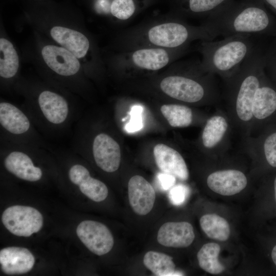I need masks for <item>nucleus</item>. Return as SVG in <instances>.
<instances>
[{
    "label": "nucleus",
    "mask_w": 276,
    "mask_h": 276,
    "mask_svg": "<svg viewBox=\"0 0 276 276\" xmlns=\"http://www.w3.org/2000/svg\"><path fill=\"white\" fill-rule=\"evenodd\" d=\"M264 52L259 45L239 70L229 78L223 80L225 111L234 130L242 138L250 135L255 95L266 76Z\"/></svg>",
    "instance_id": "obj_1"
},
{
    "label": "nucleus",
    "mask_w": 276,
    "mask_h": 276,
    "mask_svg": "<svg viewBox=\"0 0 276 276\" xmlns=\"http://www.w3.org/2000/svg\"><path fill=\"white\" fill-rule=\"evenodd\" d=\"M25 93L24 108L42 135L56 136L68 130L76 108L64 95L47 88Z\"/></svg>",
    "instance_id": "obj_2"
},
{
    "label": "nucleus",
    "mask_w": 276,
    "mask_h": 276,
    "mask_svg": "<svg viewBox=\"0 0 276 276\" xmlns=\"http://www.w3.org/2000/svg\"><path fill=\"white\" fill-rule=\"evenodd\" d=\"M180 73L164 78L161 90L168 96L183 102L216 105L221 95L215 75L203 70L201 62L179 64Z\"/></svg>",
    "instance_id": "obj_3"
},
{
    "label": "nucleus",
    "mask_w": 276,
    "mask_h": 276,
    "mask_svg": "<svg viewBox=\"0 0 276 276\" xmlns=\"http://www.w3.org/2000/svg\"><path fill=\"white\" fill-rule=\"evenodd\" d=\"M257 36L240 34L216 41L201 40L199 51L202 69L218 75L223 80L229 78L259 45L256 41Z\"/></svg>",
    "instance_id": "obj_4"
},
{
    "label": "nucleus",
    "mask_w": 276,
    "mask_h": 276,
    "mask_svg": "<svg viewBox=\"0 0 276 276\" xmlns=\"http://www.w3.org/2000/svg\"><path fill=\"white\" fill-rule=\"evenodd\" d=\"M202 25L216 37L240 34L276 35V20L264 9L254 5L212 13Z\"/></svg>",
    "instance_id": "obj_5"
},
{
    "label": "nucleus",
    "mask_w": 276,
    "mask_h": 276,
    "mask_svg": "<svg viewBox=\"0 0 276 276\" xmlns=\"http://www.w3.org/2000/svg\"><path fill=\"white\" fill-rule=\"evenodd\" d=\"M0 139L52 150L24 108L0 102Z\"/></svg>",
    "instance_id": "obj_6"
},
{
    "label": "nucleus",
    "mask_w": 276,
    "mask_h": 276,
    "mask_svg": "<svg viewBox=\"0 0 276 276\" xmlns=\"http://www.w3.org/2000/svg\"><path fill=\"white\" fill-rule=\"evenodd\" d=\"M72 151L80 155L85 156L90 153L97 167L107 173L116 171L120 165V145L110 135L105 132L96 133L90 137L76 125Z\"/></svg>",
    "instance_id": "obj_7"
},
{
    "label": "nucleus",
    "mask_w": 276,
    "mask_h": 276,
    "mask_svg": "<svg viewBox=\"0 0 276 276\" xmlns=\"http://www.w3.org/2000/svg\"><path fill=\"white\" fill-rule=\"evenodd\" d=\"M49 151L51 150L0 139L1 156L5 169L27 181L36 182L42 178L43 171L36 161Z\"/></svg>",
    "instance_id": "obj_8"
},
{
    "label": "nucleus",
    "mask_w": 276,
    "mask_h": 276,
    "mask_svg": "<svg viewBox=\"0 0 276 276\" xmlns=\"http://www.w3.org/2000/svg\"><path fill=\"white\" fill-rule=\"evenodd\" d=\"M153 47L174 50L186 46L194 40L212 41L216 37L205 26H191L185 22L172 21L159 23L148 29L145 35Z\"/></svg>",
    "instance_id": "obj_9"
},
{
    "label": "nucleus",
    "mask_w": 276,
    "mask_h": 276,
    "mask_svg": "<svg viewBox=\"0 0 276 276\" xmlns=\"http://www.w3.org/2000/svg\"><path fill=\"white\" fill-rule=\"evenodd\" d=\"M233 130L225 110H218L205 121L200 137L204 150L211 156L224 154L230 146Z\"/></svg>",
    "instance_id": "obj_10"
},
{
    "label": "nucleus",
    "mask_w": 276,
    "mask_h": 276,
    "mask_svg": "<svg viewBox=\"0 0 276 276\" xmlns=\"http://www.w3.org/2000/svg\"><path fill=\"white\" fill-rule=\"evenodd\" d=\"M250 135L258 134L264 128L276 122V83L267 75L255 95Z\"/></svg>",
    "instance_id": "obj_11"
},
{
    "label": "nucleus",
    "mask_w": 276,
    "mask_h": 276,
    "mask_svg": "<svg viewBox=\"0 0 276 276\" xmlns=\"http://www.w3.org/2000/svg\"><path fill=\"white\" fill-rule=\"evenodd\" d=\"M2 220L5 227L17 236L29 237L40 230L43 217L36 209L16 205L7 208L3 212Z\"/></svg>",
    "instance_id": "obj_12"
},
{
    "label": "nucleus",
    "mask_w": 276,
    "mask_h": 276,
    "mask_svg": "<svg viewBox=\"0 0 276 276\" xmlns=\"http://www.w3.org/2000/svg\"><path fill=\"white\" fill-rule=\"evenodd\" d=\"M242 139L243 151L269 168L276 169V122L266 126L255 135Z\"/></svg>",
    "instance_id": "obj_13"
},
{
    "label": "nucleus",
    "mask_w": 276,
    "mask_h": 276,
    "mask_svg": "<svg viewBox=\"0 0 276 276\" xmlns=\"http://www.w3.org/2000/svg\"><path fill=\"white\" fill-rule=\"evenodd\" d=\"M76 233L84 245L92 252L102 256L113 247V236L104 224L96 221L84 220L77 226Z\"/></svg>",
    "instance_id": "obj_14"
},
{
    "label": "nucleus",
    "mask_w": 276,
    "mask_h": 276,
    "mask_svg": "<svg viewBox=\"0 0 276 276\" xmlns=\"http://www.w3.org/2000/svg\"><path fill=\"white\" fill-rule=\"evenodd\" d=\"M41 55L47 66L58 77L72 78L77 76L80 71L78 58L63 47L45 45L41 50Z\"/></svg>",
    "instance_id": "obj_15"
},
{
    "label": "nucleus",
    "mask_w": 276,
    "mask_h": 276,
    "mask_svg": "<svg viewBox=\"0 0 276 276\" xmlns=\"http://www.w3.org/2000/svg\"><path fill=\"white\" fill-rule=\"evenodd\" d=\"M67 176L70 181L91 200L100 202L107 197L108 190L106 185L92 177L88 169L80 163L72 164Z\"/></svg>",
    "instance_id": "obj_16"
},
{
    "label": "nucleus",
    "mask_w": 276,
    "mask_h": 276,
    "mask_svg": "<svg viewBox=\"0 0 276 276\" xmlns=\"http://www.w3.org/2000/svg\"><path fill=\"white\" fill-rule=\"evenodd\" d=\"M247 183L246 175L242 171L235 169L213 171L206 178L210 189L223 196H232L240 193L246 188Z\"/></svg>",
    "instance_id": "obj_17"
},
{
    "label": "nucleus",
    "mask_w": 276,
    "mask_h": 276,
    "mask_svg": "<svg viewBox=\"0 0 276 276\" xmlns=\"http://www.w3.org/2000/svg\"><path fill=\"white\" fill-rule=\"evenodd\" d=\"M128 193L130 205L139 215H146L152 210L155 199L152 186L143 177L134 175L129 180Z\"/></svg>",
    "instance_id": "obj_18"
},
{
    "label": "nucleus",
    "mask_w": 276,
    "mask_h": 276,
    "mask_svg": "<svg viewBox=\"0 0 276 276\" xmlns=\"http://www.w3.org/2000/svg\"><path fill=\"white\" fill-rule=\"evenodd\" d=\"M156 164L162 172L172 175L186 181L189 176V170L182 155L176 150L163 144H158L153 149Z\"/></svg>",
    "instance_id": "obj_19"
},
{
    "label": "nucleus",
    "mask_w": 276,
    "mask_h": 276,
    "mask_svg": "<svg viewBox=\"0 0 276 276\" xmlns=\"http://www.w3.org/2000/svg\"><path fill=\"white\" fill-rule=\"evenodd\" d=\"M194 239L193 227L186 221L166 222L160 226L157 236L160 244L175 248L187 247Z\"/></svg>",
    "instance_id": "obj_20"
},
{
    "label": "nucleus",
    "mask_w": 276,
    "mask_h": 276,
    "mask_svg": "<svg viewBox=\"0 0 276 276\" xmlns=\"http://www.w3.org/2000/svg\"><path fill=\"white\" fill-rule=\"evenodd\" d=\"M34 263L33 255L26 248L12 246L0 251L1 268L7 274L27 273L32 269Z\"/></svg>",
    "instance_id": "obj_21"
},
{
    "label": "nucleus",
    "mask_w": 276,
    "mask_h": 276,
    "mask_svg": "<svg viewBox=\"0 0 276 276\" xmlns=\"http://www.w3.org/2000/svg\"><path fill=\"white\" fill-rule=\"evenodd\" d=\"M52 38L78 58L84 57L89 48L88 38L82 33L64 27L54 26L50 30Z\"/></svg>",
    "instance_id": "obj_22"
},
{
    "label": "nucleus",
    "mask_w": 276,
    "mask_h": 276,
    "mask_svg": "<svg viewBox=\"0 0 276 276\" xmlns=\"http://www.w3.org/2000/svg\"><path fill=\"white\" fill-rule=\"evenodd\" d=\"M0 76L10 81L16 75L19 68V58L13 44L4 38L0 39Z\"/></svg>",
    "instance_id": "obj_23"
},
{
    "label": "nucleus",
    "mask_w": 276,
    "mask_h": 276,
    "mask_svg": "<svg viewBox=\"0 0 276 276\" xmlns=\"http://www.w3.org/2000/svg\"><path fill=\"white\" fill-rule=\"evenodd\" d=\"M143 263L145 267L155 275H182L176 272L175 265L172 257L164 253L149 251L144 257Z\"/></svg>",
    "instance_id": "obj_24"
},
{
    "label": "nucleus",
    "mask_w": 276,
    "mask_h": 276,
    "mask_svg": "<svg viewBox=\"0 0 276 276\" xmlns=\"http://www.w3.org/2000/svg\"><path fill=\"white\" fill-rule=\"evenodd\" d=\"M200 225L206 236L212 239L225 241L229 237L230 227L227 221L216 214H208L200 219Z\"/></svg>",
    "instance_id": "obj_25"
},
{
    "label": "nucleus",
    "mask_w": 276,
    "mask_h": 276,
    "mask_svg": "<svg viewBox=\"0 0 276 276\" xmlns=\"http://www.w3.org/2000/svg\"><path fill=\"white\" fill-rule=\"evenodd\" d=\"M220 251V246L217 243L211 242L204 244L197 255L200 267L211 274L222 273L225 267L218 260Z\"/></svg>",
    "instance_id": "obj_26"
},
{
    "label": "nucleus",
    "mask_w": 276,
    "mask_h": 276,
    "mask_svg": "<svg viewBox=\"0 0 276 276\" xmlns=\"http://www.w3.org/2000/svg\"><path fill=\"white\" fill-rule=\"evenodd\" d=\"M160 111L170 125L173 127H187L193 123V111L187 106L175 104H165L162 106Z\"/></svg>",
    "instance_id": "obj_27"
},
{
    "label": "nucleus",
    "mask_w": 276,
    "mask_h": 276,
    "mask_svg": "<svg viewBox=\"0 0 276 276\" xmlns=\"http://www.w3.org/2000/svg\"><path fill=\"white\" fill-rule=\"evenodd\" d=\"M135 11V6L133 0H112L110 7L112 15L122 20L130 18Z\"/></svg>",
    "instance_id": "obj_28"
},
{
    "label": "nucleus",
    "mask_w": 276,
    "mask_h": 276,
    "mask_svg": "<svg viewBox=\"0 0 276 276\" xmlns=\"http://www.w3.org/2000/svg\"><path fill=\"white\" fill-rule=\"evenodd\" d=\"M226 0H188V8L194 14H209Z\"/></svg>",
    "instance_id": "obj_29"
},
{
    "label": "nucleus",
    "mask_w": 276,
    "mask_h": 276,
    "mask_svg": "<svg viewBox=\"0 0 276 276\" xmlns=\"http://www.w3.org/2000/svg\"><path fill=\"white\" fill-rule=\"evenodd\" d=\"M264 59L267 75L276 83V35L269 47L265 51Z\"/></svg>",
    "instance_id": "obj_30"
},
{
    "label": "nucleus",
    "mask_w": 276,
    "mask_h": 276,
    "mask_svg": "<svg viewBox=\"0 0 276 276\" xmlns=\"http://www.w3.org/2000/svg\"><path fill=\"white\" fill-rule=\"evenodd\" d=\"M143 110V108L140 105H135L132 107L130 111V120L125 126V129L128 132H134L142 128Z\"/></svg>",
    "instance_id": "obj_31"
},
{
    "label": "nucleus",
    "mask_w": 276,
    "mask_h": 276,
    "mask_svg": "<svg viewBox=\"0 0 276 276\" xmlns=\"http://www.w3.org/2000/svg\"><path fill=\"white\" fill-rule=\"evenodd\" d=\"M189 193V189L186 186L176 185L172 188L169 192L170 201L174 205H181L187 199Z\"/></svg>",
    "instance_id": "obj_32"
},
{
    "label": "nucleus",
    "mask_w": 276,
    "mask_h": 276,
    "mask_svg": "<svg viewBox=\"0 0 276 276\" xmlns=\"http://www.w3.org/2000/svg\"><path fill=\"white\" fill-rule=\"evenodd\" d=\"M157 177L160 188L164 190H167L172 187L176 181L175 176L163 172L159 173Z\"/></svg>",
    "instance_id": "obj_33"
},
{
    "label": "nucleus",
    "mask_w": 276,
    "mask_h": 276,
    "mask_svg": "<svg viewBox=\"0 0 276 276\" xmlns=\"http://www.w3.org/2000/svg\"><path fill=\"white\" fill-rule=\"evenodd\" d=\"M271 258L272 260L276 266V245H275L271 251Z\"/></svg>",
    "instance_id": "obj_34"
},
{
    "label": "nucleus",
    "mask_w": 276,
    "mask_h": 276,
    "mask_svg": "<svg viewBox=\"0 0 276 276\" xmlns=\"http://www.w3.org/2000/svg\"><path fill=\"white\" fill-rule=\"evenodd\" d=\"M276 11V0H265Z\"/></svg>",
    "instance_id": "obj_35"
},
{
    "label": "nucleus",
    "mask_w": 276,
    "mask_h": 276,
    "mask_svg": "<svg viewBox=\"0 0 276 276\" xmlns=\"http://www.w3.org/2000/svg\"><path fill=\"white\" fill-rule=\"evenodd\" d=\"M273 189H274V191L275 199V202H276V175L275 176L273 179Z\"/></svg>",
    "instance_id": "obj_36"
}]
</instances>
